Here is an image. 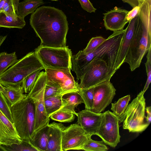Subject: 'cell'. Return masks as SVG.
<instances>
[{
  "label": "cell",
  "mask_w": 151,
  "mask_h": 151,
  "mask_svg": "<svg viewBox=\"0 0 151 151\" xmlns=\"http://www.w3.org/2000/svg\"><path fill=\"white\" fill-rule=\"evenodd\" d=\"M139 0L140 1H144L145 0Z\"/></svg>",
  "instance_id": "7dc6e473"
},
{
  "label": "cell",
  "mask_w": 151,
  "mask_h": 151,
  "mask_svg": "<svg viewBox=\"0 0 151 151\" xmlns=\"http://www.w3.org/2000/svg\"><path fill=\"white\" fill-rule=\"evenodd\" d=\"M42 69L44 67L34 52H30L0 74V83L4 87L21 85L28 76Z\"/></svg>",
  "instance_id": "5b68a950"
},
{
  "label": "cell",
  "mask_w": 151,
  "mask_h": 151,
  "mask_svg": "<svg viewBox=\"0 0 151 151\" xmlns=\"http://www.w3.org/2000/svg\"><path fill=\"white\" fill-rule=\"evenodd\" d=\"M22 141L14 124L0 110V145L9 146Z\"/></svg>",
  "instance_id": "9a60e30c"
},
{
  "label": "cell",
  "mask_w": 151,
  "mask_h": 151,
  "mask_svg": "<svg viewBox=\"0 0 151 151\" xmlns=\"http://www.w3.org/2000/svg\"><path fill=\"white\" fill-rule=\"evenodd\" d=\"M26 24L24 18L17 14L15 16L8 15L0 12V27L22 29Z\"/></svg>",
  "instance_id": "603a6c76"
},
{
  "label": "cell",
  "mask_w": 151,
  "mask_h": 151,
  "mask_svg": "<svg viewBox=\"0 0 151 151\" xmlns=\"http://www.w3.org/2000/svg\"><path fill=\"white\" fill-rule=\"evenodd\" d=\"M147 60L145 63L147 78L144 88L142 91V93L144 94L149 88L151 82V48L148 52L147 56Z\"/></svg>",
  "instance_id": "e575fe53"
},
{
  "label": "cell",
  "mask_w": 151,
  "mask_h": 151,
  "mask_svg": "<svg viewBox=\"0 0 151 151\" xmlns=\"http://www.w3.org/2000/svg\"><path fill=\"white\" fill-rule=\"evenodd\" d=\"M82 150L86 151H106L108 148L102 140H94L90 137L83 145Z\"/></svg>",
  "instance_id": "4316f807"
},
{
  "label": "cell",
  "mask_w": 151,
  "mask_h": 151,
  "mask_svg": "<svg viewBox=\"0 0 151 151\" xmlns=\"http://www.w3.org/2000/svg\"><path fill=\"white\" fill-rule=\"evenodd\" d=\"M116 72L106 62L100 58H95L82 70L79 84L82 89H87L110 79Z\"/></svg>",
  "instance_id": "ba28073f"
},
{
  "label": "cell",
  "mask_w": 151,
  "mask_h": 151,
  "mask_svg": "<svg viewBox=\"0 0 151 151\" xmlns=\"http://www.w3.org/2000/svg\"><path fill=\"white\" fill-rule=\"evenodd\" d=\"M24 93L21 85H18L4 87L2 93L11 107L27 96Z\"/></svg>",
  "instance_id": "44dd1931"
},
{
  "label": "cell",
  "mask_w": 151,
  "mask_h": 151,
  "mask_svg": "<svg viewBox=\"0 0 151 151\" xmlns=\"http://www.w3.org/2000/svg\"><path fill=\"white\" fill-rule=\"evenodd\" d=\"M29 23L41 41L40 45L52 47L66 46L68 24L66 16L54 7L42 6L31 14Z\"/></svg>",
  "instance_id": "6da1fadb"
},
{
  "label": "cell",
  "mask_w": 151,
  "mask_h": 151,
  "mask_svg": "<svg viewBox=\"0 0 151 151\" xmlns=\"http://www.w3.org/2000/svg\"><path fill=\"white\" fill-rule=\"evenodd\" d=\"M49 124L35 132L29 141L38 151H46L50 130Z\"/></svg>",
  "instance_id": "ffe728a7"
},
{
  "label": "cell",
  "mask_w": 151,
  "mask_h": 151,
  "mask_svg": "<svg viewBox=\"0 0 151 151\" xmlns=\"http://www.w3.org/2000/svg\"><path fill=\"white\" fill-rule=\"evenodd\" d=\"M82 8L88 12H95L96 9L89 0H78Z\"/></svg>",
  "instance_id": "8d00e7d4"
},
{
  "label": "cell",
  "mask_w": 151,
  "mask_h": 151,
  "mask_svg": "<svg viewBox=\"0 0 151 151\" xmlns=\"http://www.w3.org/2000/svg\"><path fill=\"white\" fill-rule=\"evenodd\" d=\"M93 87L87 89L81 88L79 91L84 102L86 109L91 110L93 105Z\"/></svg>",
  "instance_id": "f546056e"
},
{
  "label": "cell",
  "mask_w": 151,
  "mask_h": 151,
  "mask_svg": "<svg viewBox=\"0 0 151 151\" xmlns=\"http://www.w3.org/2000/svg\"><path fill=\"white\" fill-rule=\"evenodd\" d=\"M0 151H6V150L2 145H0Z\"/></svg>",
  "instance_id": "f6af8a7d"
},
{
  "label": "cell",
  "mask_w": 151,
  "mask_h": 151,
  "mask_svg": "<svg viewBox=\"0 0 151 151\" xmlns=\"http://www.w3.org/2000/svg\"><path fill=\"white\" fill-rule=\"evenodd\" d=\"M63 95L58 94L44 98L45 111L49 117L52 114L59 111L62 107Z\"/></svg>",
  "instance_id": "d4e9b609"
},
{
  "label": "cell",
  "mask_w": 151,
  "mask_h": 151,
  "mask_svg": "<svg viewBox=\"0 0 151 151\" xmlns=\"http://www.w3.org/2000/svg\"><path fill=\"white\" fill-rule=\"evenodd\" d=\"M128 12L125 9L116 7L104 14V24L106 29L114 32L123 29L128 22L127 19Z\"/></svg>",
  "instance_id": "2e32d148"
},
{
  "label": "cell",
  "mask_w": 151,
  "mask_h": 151,
  "mask_svg": "<svg viewBox=\"0 0 151 151\" xmlns=\"http://www.w3.org/2000/svg\"><path fill=\"white\" fill-rule=\"evenodd\" d=\"M103 113L100 126L95 135L100 137L106 144L114 148L120 142L119 121L109 110Z\"/></svg>",
  "instance_id": "30bf717a"
},
{
  "label": "cell",
  "mask_w": 151,
  "mask_h": 151,
  "mask_svg": "<svg viewBox=\"0 0 151 151\" xmlns=\"http://www.w3.org/2000/svg\"><path fill=\"white\" fill-rule=\"evenodd\" d=\"M64 94L61 87L49 79L47 77L44 90V98L58 94Z\"/></svg>",
  "instance_id": "83f0119b"
},
{
  "label": "cell",
  "mask_w": 151,
  "mask_h": 151,
  "mask_svg": "<svg viewBox=\"0 0 151 151\" xmlns=\"http://www.w3.org/2000/svg\"><path fill=\"white\" fill-rule=\"evenodd\" d=\"M47 79L45 72H40L32 88L27 94L33 100L35 107V118L33 134L41 128L48 124L50 121V118L45 111L44 104V90Z\"/></svg>",
  "instance_id": "9c48e42d"
},
{
  "label": "cell",
  "mask_w": 151,
  "mask_h": 151,
  "mask_svg": "<svg viewBox=\"0 0 151 151\" xmlns=\"http://www.w3.org/2000/svg\"><path fill=\"white\" fill-rule=\"evenodd\" d=\"M106 39L101 36L92 38L83 51L85 53H87L93 51L101 45Z\"/></svg>",
  "instance_id": "d6a6232c"
},
{
  "label": "cell",
  "mask_w": 151,
  "mask_h": 151,
  "mask_svg": "<svg viewBox=\"0 0 151 151\" xmlns=\"http://www.w3.org/2000/svg\"><path fill=\"white\" fill-rule=\"evenodd\" d=\"M0 110L10 121L14 124L11 110V107L3 93L0 92Z\"/></svg>",
  "instance_id": "836d02e7"
},
{
  "label": "cell",
  "mask_w": 151,
  "mask_h": 151,
  "mask_svg": "<svg viewBox=\"0 0 151 151\" xmlns=\"http://www.w3.org/2000/svg\"><path fill=\"white\" fill-rule=\"evenodd\" d=\"M50 130L46 151H62V134L66 127L61 123L54 122L49 124Z\"/></svg>",
  "instance_id": "ac0fdd59"
},
{
  "label": "cell",
  "mask_w": 151,
  "mask_h": 151,
  "mask_svg": "<svg viewBox=\"0 0 151 151\" xmlns=\"http://www.w3.org/2000/svg\"><path fill=\"white\" fill-rule=\"evenodd\" d=\"M62 98L63 105L59 111L71 112L77 116V113L74 110L75 108L79 104L84 103L79 92L74 91L66 93L62 96Z\"/></svg>",
  "instance_id": "d6986e66"
},
{
  "label": "cell",
  "mask_w": 151,
  "mask_h": 151,
  "mask_svg": "<svg viewBox=\"0 0 151 151\" xmlns=\"http://www.w3.org/2000/svg\"><path fill=\"white\" fill-rule=\"evenodd\" d=\"M47 78L61 88L64 94L77 91L81 88L76 81L69 69L45 68L44 69Z\"/></svg>",
  "instance_id": "4fadbf2b"
},
{
  "label": "cell",
  "mask_w": 151,
  "mask_h": 151,
  "mask_svg": "<svg viewBox=\"0 0 151 151\" xmlns=\"http://www.w3.org/2000/svg\"><path fill=\"white\" fill-rule=\"evenodd\" d=\"M83 128L77 123L65 127L62 134V151L69 150H82V148L90 137Z\"/></svg>",
  "instance_id": "8fae6325"
},
{
  "label": "cell",
  "mask_w": 151,
  "mask_h": 151,
  "mask_svg": "<svg viewBox=\"0 0 151 151\" xmlns=\"http://www.w3.org/2000/svg\"><path fill=\"white\" fill-rule=\"evenodd\" d=\"M122 1L124 2L128 3L133 8L137 6H139L142 2L139 0H122Z\"/></svg>",
  "instance_id": "f35d334b"
},
{
  "label": "cell",
  "mask_w": 151,
  "mask_h": 151,
  "mask_svg": "<svg viewBox=\"0 0 151 151\" xmlns=\"http://www.w3.org/2000/svg\"><path fill=\"white\" fill-rule=\"evenodd\" d=\"M34 52L44 69H72V53L68 46L52 47L40 45Z\"/></svg>",
  "instance_id": "8992f818"
},
{
  "label": "cell",
  "mask_w": 151,
  "mask_h": 151,
  "mask_svg": "<svg viewBox=\"0 0 151 151\" xmlns=\"http://www.w3.org/2000/svg\"><path fill=\"white\" fill-rule=\"evenodd\" d=\"M145 110L147 114V116L145 117L147 123L149 125L151 121V106H147L145 108Z\"/></svg>",
  "instance_id": "ab89813d"
},
{
  "label": "cell",
  "mask_w": 151,
  "mask_h": 151,
  "mask_svg": "<svg viewBox=\"0 0 151 151\" xmlns=\"http://www.w3.org/2000/svg\"><path fill=\"white\" fill-rule=\"evenodd\" d=\"M4 87L0 83V92H1L2 93L4 92Z\"/></svg>",
  "instance_id": "ee69618b"
},
{
  "label": "cell",
  "mask_w": 151,
  "mask_h": 151,
  "mask_svg": "<svg viewBox=\"0 0 151 151\" xmlns=\"http://www.w3.org/2000/svg\"><path fill=\"white\" fill-rule=\"evenodd\" d=\"M151 0H145L140 6L139 21L124 61L131 71L139 67L145 54L151 48Z\"/></svg>",
  "instance_id": "3957f363"
},
{
  "label": "cell",
  "mask_w": 151,
  "mask_h": 151,
  "mask_svg": "<svg viewBox=\"0 0 151 151\" xmlns=\"http://www.w3.org/2000/svg\"><path fill=\"white\" fill-rule=\"evenodd\" d=\"M18 60L15 52L8 53L6 52L0 53V74L12 66Z\"/></svg>",
  "instance_id": "484cf974"
},
{
  "label": "cell",
  "mask_w": 151,
  "mask_h": 151,
  "mask_svg": "<svg viewBox=\"0 0 151 151\" xmlns=\"http://www.w3.org/2000/svg\"><path fill=\"white\" fill-rule=\"evenodd\" d=\"M103 113H97L85 109L77 113V124L90 136L96 134L100 126Z\"/></svg>",
  "instance_id": "5bb4252c"
},
{
  "label": "cell",
  "mask_w": 151,
  "mask_h": 151,
  "mask_svg": "<svg viewBox=\"0 0 151 151\" xmlns=\"http://www.w3.org/2000/svg\"><path fill=\"white\" fill-rule=\"evenodd\" d=\"M51 0V1H57L58 0Z\"/></svg>",
  "instance_id": "bcb514c9"
},
{
  "label": "cell",
  "mask_w": 151,
  "mask_h": 151,
  "mask_svg": "<svg viewBox=\"0 0 151 151\" xmlns=\"http://www.w3.org/2000/svg\"><path fill=\"white\" fill-rule=\"evenodd\" d=\"M144 95L142 91L128 105L122 127L129 132H142L149 125L145 121L146 103Z\"/></svg>",
  "instance_id": "52a82bcc"
},
{
  "label": "cell",
  "mask_w": 151,
  "mask_h": 151,
  "mask_svg": "<svg viewBox=\"0 0 151 151\" xmlns=\"http://www.w3.org/2000/svg\"><path fill=\"white\" fill-rule=\"evenodd\" d=\"M50 117L53 120L60 122L69 123L74 120L75 115L71 112L58 111L52 114Z\"/></svg>",
  "instance_id": "f1b7e54d"
},
{
  "label": "cell",
  "mask_w": 151,
  "mask_h": 151,
  "mask_svg": "<svg viewBox=\"0 0 151 151\" xmlns=\"http://www.w3.org/2000/svg\"><path fill=\"white\" fill-rule=\"evenodd\" d=\"M139 19L138 14L129 21L127 27L125 29L124 34L122 39L116 65V70L119 69L124 63V61L134 37Z\"/></svg>",
  "instance_id": "e0dca14e"
},
{
  "label": "cell",
  "mask_w": 151,
  "mask_h": 151,
  "mask_svg": "<svg viewBox=\"0 0 151 151\" xmlns=\"http://www.w3.org/2000/svg\"><path fill=\"white\" fill-rule=\"evenodd\" d=\"M5 1L6 0H0V12L1 11Z\"/></svg>",
  "instance_id": "7bdbcfd3"
},
{
  "label": "cell",
  "mask_w": 151,
  "mask_h": 151,
  "mask_svg": "<svg viewBox=\"0 0 151 151\" xmlns=\"http://www.w3.org/2000/svg\"><path fill=\"white\" fill-rule=\"evenodd\" d=\"M1 12L8 15L15 16L17 15L14 9L13 0H6Z\"/></svg>",
  "instance_id": "d590c367"
},
{
  "label": "cell",
  "mask_w": 151,
  "mask_h": 151,
  "mask_svg": "<svg viewBox=\"0 0 151 151\" xmlns=\"http://www.w3.org/2000/svg\"><path fill=\"white\" fill-rule=\"evenodd\" d=\"M125 29L114 31L99 47L90 52L85 53L79 51L71 58L72 69L76 73L78 81L80 79L83 69L95 58L105 61L107 65L116 72V65Z\"/></svg>",
  "instance_id": "7a4b0ae2"
},
{
  "label": "cell",
  "mask_w": 151,
  "mask_h": 151,
  "mask_svg": "<svg viewBox=\"0 0 151 151\" xmlns=\"http://www.w3.org/2000/svg\"><path fill=\"white\" fill-rule=\"evenodd\" d=\"M7 37V35L3 36L0 35V47Z\"/></svg>",
  "instance_id": "60d3db41"
},
{
  "label": "cell",
  "mask_w": 151,
  "mask_h": 151,
  "mask_svg": "<svg viewBox=\"0 0 151 151\" xmlns=\"http://www.w3.org/2000/svg\"><path fill=\"white\" fill-rule=\"evenodd\" d=\"M139 10L140 6H137L133 8L131 11H129L127 16V19L128 22L139 14Z\"/></svg>",
  "instance_id": "74e56055"
},
{
  "label": "cell",
  "mask_w": 151,
  "mask_h": 151,
  "mask_svg": "<svg viewBox=\"0 0 151 151\" xmlns=\"http://www.w3.org/2000/svg\"><path fill=\"white\" fill-rule=\"evenodd\" d=\"M19 0H13V4L16 12L17 10L18 4L19 2Z\"/></svg>",
  "instance_id": "b9f144b4"
},
{
  "label": "cell",
  "mask_w": 151,
  "mask_h": 151,
  "mask_svg": "<svg viewBox=\"0 0 151 151\" xmlns=\"http://www.w3.org/2000/svg\"><path fill=\"white\" fill-rule=\"evenodd\" d=\"M41 70H39L32 73L23 80L21 86L25 93H28L31 91Z\"/></svg>",
  "instance_id": "1f68e13d"
},
{
  "label": "cell",
  "mask_w": 151,
  "mask_h": 151,
  "mask_svg": "<svg viewBox=\"0 0 151 151\" xmlns=\"http://www.w3.org/2000/svg\"><path fill=\"white\" fill-rule=\"evenodd\" d=\"M4 146L6 151H38L29 141L22 140L18 144H13L10 145Z\"/></svg>",
  "instance_id": "4dcf8cb0"
},
{
  "label": "cell",
  "mask_w": 151,
  "mask_h": 151,
  "mask_svg": "<svg viewBox=\"0 0 151 151\" xmlns=\"http://www.w3.org/2000/svg\"><path fill=\"white\" fill-rule=\"evenodd\" d=\"M43 0H23L19 2L16 14L24 18L28 14L33 13L40 6L45 4Z\"/></svg>",
  "instance_id": "7402d4cb"
},
{
  "label": "cell",
  "mask_w": 151,
  "mask_h": 151,
  "mask_svg": "<svg viewBox=\"0 0 151 151\" xmlns=\"http://www.w3.org/2000/svg\"><path fill=\"white\" fill-rule=\"evenodd\" d=\"M14 124L22 140L29 141L33 134L35 118L34 103L27 96L11 107Z\"/></svg>",
  "instance_id": "277c9868"
},
{
  "label": "cell",
  "mask_w": 151,
  "mask_h": 151,
  "mask_svg": "<svg viewBox=\"0 0 151 151\" xmlns=\"http://www.w3.org/2000/svg\"><path fill=\"white\" fill-rule=\"evenodd\" d=\"M131 99L128 95L121 98L115 103L111 104V110L118 118L119 123L123 122L126 116V110Z\"/></svg>",
  "instance_id": "cb8c5ba5"
},
{
  "label": "cell",
  "mask_w": 151,
  "mask_h": 151,
  "mask_svg": "<svg viewBox=\"0 0 151 151\" xmlns=\"http://www.w3.org/2000/svg\"><path fill=\"white\" fill-rule=\"evenodd\" d=\"M72 0L73 1L74 0Z\"/></svg>",
  "instance_id": "c3c4849f"
},
{
  "label": "cell",
  "mask_w": 151,
  "mask_h": 151,
  "mask_svg": "<svg viewBox=\"0 0 151 151\" xmlns=\"http://www.w3.org/2000/svg\"><path fill=\"white\" fill-rule=\"evenodd\" d=\"M93 91V105L91 110L101 113L111 103L116 89L110 80H108L94 86Z\"/></svg>",
  "instance_id": "7c38bea8"
}]
</instances>
